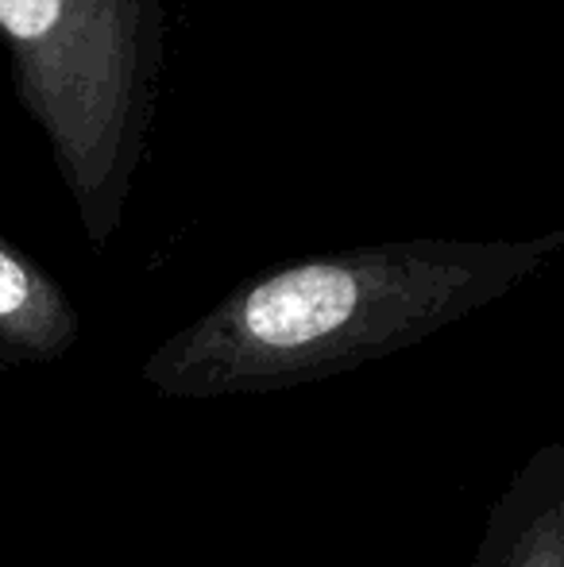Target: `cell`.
<instances>
[{
  "instance_id": "2",
  "label": "cell",
  "mask_w": 564,
  "mask_h": 567,
  "mask_svg": "<svg viewBox=\"0 0 564 567\" xmlns=\"http://www.w3.org/2000/svg\"><path fill=\"white\" fill-rule=\"evenodd\" d=\"M166 0H0V43L90 247L124 225L163 74Z\"/></svg>"
},
{
  "instance_id": "3",
  "label": "cell",
  "mask_w": 564,
  "mask_h": 567,
  "mask_svg": "<svg viewBox=\"0 0 564 567\" xmlns=\"http://www.w3.org/2000/svg\"><path fill=\"white\" fill-rule=\"evenodd\" d=\"M468 567H564V441L542 444L514 471Z\"/></svg>"
},
{
  "instance_id": "4",
  "label": "cell",
  "mask_w": 564,
  "mask_h": 567,
  "mask_svg": "<svg viewBox=\"0 0 564 567\" xmlns=\"http://www.w3.org/2000/svg\"><path fill=\"white\" fill-rule=\"evenodd\" d=\"M82 340V317L51 270L0 239V371L59 363Z\"/></svg>"
},
{
  "instance_id": "1",
  "label": "cell",
  "mask_w": 564,
  "mask_h": 567,
  "mask_svg": "<svg viewBox=\"0 0 564 567\" xmlns=\"http://www.w3.org/2000/svg\"><path fill=\"white\" fill-rule=\"evenodd\" d=\"M564 251L526 239H383L244 278L151 348L140 379L182 402L267 394L356 371L495 306Z\"/></svg>"
}]
</instances>
